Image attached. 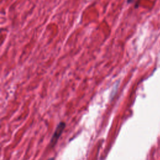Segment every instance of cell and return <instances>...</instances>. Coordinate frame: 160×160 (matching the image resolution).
<instances>
[{"mask_svg":"<svg viewBox=\"0 0 160 160\" xmlns=\"http://www.w3.org/2000/svg\"><path fill=\"white\" fill-rule=\"evenodd\" d=\"M65 126H66L65 122H61L58 125V126L56 127V130L54 131V133L53 136H52V138H51V141H50V144H51V147L54 146L56 144L57 141L58 140V139L60 137V136L61 135L64 129L65 128Z\"/></svg>","mask_w":160,"mask_h":160,"instance_id":"cell-1","label":"cell"},{"mask_svg":"<svg viewBox=\"0 0 160 160\" xmlns=\"http://www.w3.org/2000/svg\"><path fill=\"white\" fill-rule=\"evenodd\" d=\"M48 160H54V158H50V159H49Z\"/></svg>","mask_w":160,"mask_h":160,"instance_id":"cell-2","label":"cell"}]
</instances>
